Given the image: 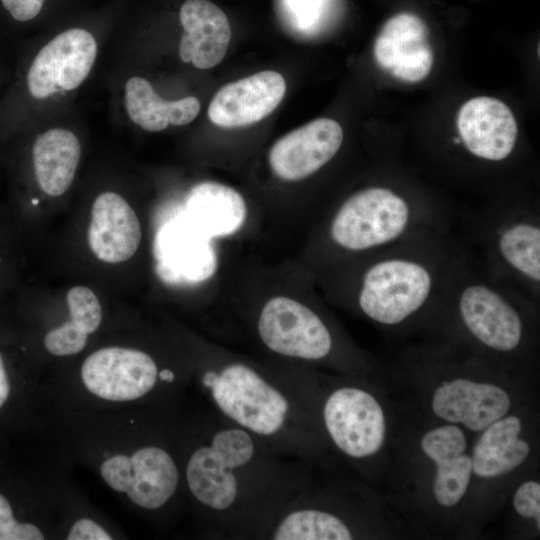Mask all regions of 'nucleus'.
I'll return each instance as SVG.
<instances>
[{"mask_svg":"<svg viewBox=\"0 0 540 540\" xmlns=\"http://www.w3.org/2000/svg\"><path fill=\"white\" fill-rule=\"evenodd\" d=\"M303 464L210 409L188 431L184 487L212 538L266 539L308 481Z\"/></svg>","mask_w":540,"mask_h":540,"instance_id":"obj_1","label":"nucleus"},{"mask_svg":"<svg viewBox=\"0 0 540 540\" xmlns=\"http://www.w3.org/2000/svg\"><path fill=\"white\" fill-rule=\"evenodd\" d=\"M199 365L197 383L211 410L277 452L302 462L320 451L317 383L296 367L269 369L230 356Z\"/></svg>","mask_w":540,"mask_h":540,"instance_id":"obj_2","label":"nucleus"},{"mask_svg":"<svg viewBox=\"0 0 540 540\" xmlns=\"http://www.w3.org/2000/svg\"><path fill=\"white\" fill-rule=\"evenodd\" d=\"M464 244L460 232H435L358 257L351 294L357 310L388 328L429 319Z\"/></svg>","mask_w":540,"mask_h":540,"instance_id":"obj_3","label":"nucleus"},{"mask_svg":"<svg viewBox=\"0 0 540 540\" xmlns=\"http://www.w3.org/2000/svg\"><path fill=\"white\" fill-rule=\"evenodd\" d=\"M537 307L490 274L465 241L444 278L429 320L458 330L462 338L492 354L514 355L529 340L530 317Z\"/></svg>","mask_w":540,"mask_h":540,"instance_id":"obj_4","label":"nucleus"},{"mask_svg":"<svg viewBox=\"0 0 540 540\" xmlns=\"http://www.w3.org/2000/svg\"><path fill=\"white\" fill-rule=\"evenodd\" d=\"M461 215L426 195L371 184L335 208L325 240L333 252L358 258L423 234L453 231Z\"/></svg>","mask_w":540,"mask_h":540,"instance_id":"obj_5","label":"nucleus"},{"mask_svg":"<svg viewBox=\"0 0 540 540\" xmlns=\"http://www.w3.org/2000/svg\"><path fill=\"white\" fill-rule=\"evenodd\" d=\"M460 231L487 271L534 304L540 299V210L502 198L461 215Z\"/></svg>","mask_w":540,"mask_h":540,"instance_id":"obj_6","label":"nucleus"},{"mask_svg":"<svg viewBox=\"0 0 540 540\" xmlns=\"http://www.w3.org/2000/svg\"><path fill=\"white\" fill-rule=\"evenodd\" d=\"M184 458L160 441L144 443L129 453L104 459L100 475L112 490L126 494L146 512H160L176 499L183 480Z\"/></svg>","mask_w":540,"mask_h":540,"instance_id":"obj_7","label":"nucleus"},{"mask_svg":"<svg viewBox=\"0 0 540 540\" xmlns=\"http://www.w3.org/2000/svg\"><path fill=\"white\" fill-rule=\"evenodd\" d=\"M255 330L266 350L289 361L329 362L339 353L337 335L326 318L290 297L269 299L257 315Z\"/></svg>","mask_w":540,"mask_h":540,"instance_id":"obj_8","label":"nucleus"},{"mask_svg":"<svg viewBox=\"0 0 540 540\" xmlns=\"http://www.w3.org/2000/svg\"><path fill=\"white\" fill-rule=\"evenodd\" d=\"M323 435L344 456L363 460L378 453L385 441V416L368 390L342 384L318 399Z\"/></svg>","mask_w":540,"mask_h":540,"instance_id":"obj_9","label":"nucleus"},{"mask_svg":"<svg viewBox=\"0 0 540 540\" xmlns=\"http://www.w3.org/2000/svg\"><path fill=\"white\" fill-rule=\"evenodd\" d=\"M80 375L92 395L112 402L144 399L161 387L173 386L177 379L174 370L160 368L147 352L119 346L90 354Z\"/></svg>","mask_w":540,"mask_h":540,"instance_id":"obj_10","label":"nucleus"},{"mask_svg":"<svg viewBox=\"0 0 540 540\" xmlns=\"http://www.w3.org/2000/svg\"><path fill=\"white\" fill-rule=\"evenodd\" d=\"M96 55L97 44L90 32L72 28L60 33L37 53L28 68L29 93L43 99L60 89L77 88L90 73Z\"/></svg>","mask_w":540,"mask_h":540,"instance_id":"obj_11","label":"nucleus"},{"mask_svg":"<svg viewBox=\"0 0 540 540\" xmlns=\"http://www.w3.org/2000/svg\"><path fill=\"white\" fill-rule=\"evenodd\" d=\"M459 138L455 146H462L472 156L487 163L506 161L514 152L518 127L510 108L492 97L468 100L457 117Z\"/></svg>","mask_w":540,"mask_h":540,"instance_id":"obj_12","label":"nucleus"},{"mask_svg":"<svg viewBox=\"0 0 540 540\" xmlns=\"http://www.w3.org/2000/svg\"><path fill=\"white\" fill-rule=\"evenodd\" d=\"M212 239L187 216L163 226L155 240L160 278L169 283H198L210 278L217 268Z\"/></svg>","mask_w":540,"mask_h":540,"instance_id":"obj_13","label":"nucleus"},{"mask_svg":"<svg viewBox=\"0 0 540 540\" xmlns=\"http://www.w3.org/2000/svg\"><path fill=\"white\" fill-rule=\"evenodd\" d=\"M343 143L335 120L318 118L278 139L270 149L269 164L281 179H305L328 164Z\"/></svg>","mask_w":540,"mask_h":540,"instance_id":"obj_14","label":"nucleus"},{"mask_svg":"<svg viewBox=\"0 0 540 540\" xmlns=\"http://www.w3.org/2000/svg\"><path fill=\"white\" fill-rule=\"evenodd\" d=\"M285 92L281 74L262 71L222 87L208 107V116L219 127H244L268 116Z\"/></svg>","mask_w":540,"mask_h":540,"instance_id":"obj_15","label":"nucleus"},{"mask_svg":"<svg viewBox=\"0 0 540 540\" xmlns=\"http://www.w3.org/2000/svg\"><path fill=\"white\" fill-rule=\"evenodd\" d=\"M431 406L434 414L444 421L461 423L471 431L481 432L508 413L511 399L499 386L455 378L436 388Z\"/></svg>","mask_w":540,"mask_h":540,"instance_id":"obj_16","label":"nucleus"},{"mask_svg":"<svg viewBox=\"0 0 540 540\" xmlns=\"http://www.w3.org/2000/svg\"><path fill=\"white\" fill-rule=\"evenodd\" d=\"M141 241L139 219L117 193L104 192L94 201L88 243L95 256L107 263L130 259Z\"/></svg>","mask_w":540,"mask_h":540,"instance_id":"obj_17","label":"nucleus"},{"mask_svg":"<svg viewBox=\"0 0 540 540\" xmlns=\"http://www.w3.org/2000/svg\"><path fill=\"white\" fill-rule=\"evenodd\" d=\"M184 29L179 46L183 62L209 69L224 58L231 39L227 16L209 0H186L180 9Z\"/></svg>","mask_w":540,"mask_h":540,"instance_id":"obj_18","label":"nucleus"},{"mask_svg":"<svg viewBox=\"0 0 540 540\" xmlns=\"http://www.w3.org/2000/svg\"><path fill=\"white\" fill-rule=\"evenodd\" d=\"M186 216L209 237H224L240 230L247 217V207L244 198L232 187L202 182L187 197Z\"/></svg>","mask_w":540,"mask_h":540,"instance_id":"obj_19","label":"nucleus"},{"mask_svg":"<svg viewBox=\"0 0 540 540\" xmlns=\"http://www.w3.org/2000/svg\"><path fill=\"white\" fill-rule=\"evenodd\" d=\"M521 420L501 417L481 431L472 455V471L483 478L506 474L520 466L530 454V446L519 438Z\"/></svg>","mask_w":540,"mask_h":540,"instance_id":"obj_20","label":"nucleus"},{"mask_svg":"<svg viewBox=\"0 0 540 540\" xmlns=\"http://www.w3.org/2000/svg\"><path fill=\"white\" fill-rule=\"evenodd\" d=\"M80 155V142L69 130L54 128L38 135L32 162L42 191L50 196L62 195L73 182Z\"/></svg>","mask_w":540,"mask_h":540,"instance_id":"obj_21","label":"nucleus"},{"mask_svg":"<svg viewBox=\"0 0 540 540\" xmlns=\"http://www.w3.org/2000/svg\"><path fill=\"white\" fill-rule=\"evenodd\" d=\"M125 105L130 119L151 132L164 130L170 124H189L200 111V102L196 97L165 101L146 79L139 76L131 77L126 82Z\"/></svg>","mask_w":540,"mask_h":540,"instance_id":"obj_22","label":"nucleus"},{"mask_svg":"<svg viewBox=\"0 0 540 540\" xmlns=\"http://www.w3.org/2000/svg\"><path fill=\"white\" fill-rule=\"evenodd\" d=\"M423 41H428V28L422 19L411 13L397 14L384 24L375 40V61L391 71L402 51Z\"/></svg>","mask_w":540,"mask_h":540,"instance_id":"obj_23","label":"nucleus"},{"mask_svg":"<svg viewBox=\"0 0 540 540\" xmlns=\"http://www.w3.org/2000/svg\"><path fill=\"white\" fill-rule=\"evenodd\" d=\"M435 465L433 493L436 501L444 507L458 504L466 493L473 472L471 457L463 453Z\"/></svg>","mask_w":540,"mask_h":540,"instance_id":"obj_24","label":"nucleus"},{"mask_svg":"<svg viewBox=\"0 0 540 540\" xmlns=\"http://www.w3.org/2000/svg\"><path fill=\"white\" fill-rule=\"evenodd\" d=\"M66 299L69 322L87 335L94 333L102 320V308L94 292L85 286H75L68 291Z\"/></svg>","mask_w":540,"mask_h":540,"instance_id":"obj_25","label":"nucleus"},{"mask_svg":"<svg viewBox=\"0 0 540 540\" xmlns=\"http://www.w3.org/2000/svg\"><path fill=\"white\" fill-rule=\"evenodd\" d=\"M466 446L465 434L457 425L434 428L421 440L422 451L435 464L463 454Z\"/></svg>","mask_w":540,"mask_h":540,"instance_id":"obj_26","label":"nucleus"},{"mask_svg":"<svg viewBox=\"0 0 540 540\" xmlns=\"http://www.w3.org/2000/svg\"><path fill=\"white\" fill-rule=\"evenodd\" d=\"M433 60V50L429 42H419L401 53L390 72L402 81L418 82L429 74Z\"/></svg>","mask_w":540,"mask_h":540,"instance_id":"obj_27","label":"nucleus"},{"mask_svg":"<svg viewBox=\"0 0 540 540\" xmlns=\"http://www.w3.org/2000/svg\"><path fill=\"white\" fill-rule=\"evenodd\" d=\"M88 336L66 321L46 334L44 346L50 354L55 356L75 355L84 349Z\"/></svg>","mask_w":540,"mask_h":540,"instance_id":"obj_28","label":"nucleus"},{"mask_svg":"<svg viewBox=\"0 0 540 540\" xmlns=\"http://www.w3.org/2000/svg\"><path fill=\"white\" fill-rule=\"evenodd\" d=\"M43 532L32 523L18 522L10 503L0 494V540H43Z\"/></svg>","mask_w":540,"mask_h":540,"instance_id":"obj_29","label":"nucleus"},{"mask_svg":"<svg viewBox=\"0 0 540 540\" xmlns=\"http://www.w3.org/2000/svg\"><path fill=\"white\" fill-rule=\"evenodd\" d=\"M516 512L524 518H533L540 528V484L534 480L522 483L513 497Z\"/></svg>","mask_w":540,"mask_h":540,"instance_id":"obj_30","label":"nucleus"},{"mask_svg":"<svg viewBox=\"0 0 540 540\" xmlns=\"http://www.w3.org/2000/svg\"><path fill=\"white\" fill-rule=\"evenodd\" d=\"M68 540H111L113 537L99 523L89 518L74 522L68 534Z\"/></svg>","mask_w":540,"mask_h":540,"instance_id":"obj_31","label":"nucleus"},{"mask_svg":"<svg viewBox=\"0 0 540 540\" xmlns=\"http://www.w3.org/2000/svg\"><path fill=\"white\" fill-rule=\"evenodd\" d=\"M0 2L14 20L26 22L40 13L45 0H0Z\"/></svg>","mask_w":540,"mask_h":540,"instance_id":"obj_32","label":"nucleus"},{"mask_svg":"<svg viewBox=\"0 0 540 540\" xmlns=\"http://www.w3.org/2000/svg\"><path fill=\"white\" fill-rule=\"evenodd\" d=\"M10 394V382L6 371L3 356L0 352V408L4 405Z\"/></svg>","mask_w":540,"mask_h":540,"instance_id":"obj_33","label":"nucleus"}]
</instances>
